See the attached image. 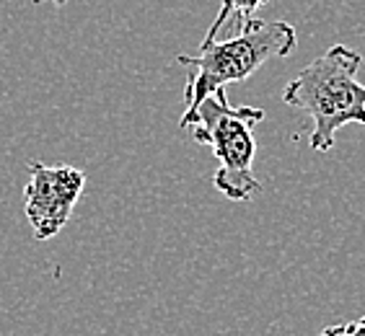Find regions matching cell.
Here are the masks:
<instances>
[{
    "instance_id": "cell-1",
    "label": "cell",
    "mask_w": 365,
    "mask_h": 336,
    "mask_svg": "<svg viewBox=\"0 0 365 336\" xmlns=\"http://www.w3.org/2000/svg\"><path fill=\"white\" fill-rule=\"evenodd\" d=\"M298 44L293 23L288 21H264V19H249L236 34L218 42V39H202L195 55H176V65L190 68V80L184 88V109L179 127H187L202 98L225 88L231 83H241L252 78L262 65L277 57H288Z\"/></svg>"
},
{
    "instance_id": "cell-2",
    "label": "cell",
    "mask_w": 365,
    "mask_h": 336,
    "mask_svg": "<svg viewBox=\"0 0 365 336\" xmlns=\"http://www.w3.org/2000/svg\"><path fill=\"white\" fill-rule=\"evenodd\" d=\"M363 57L334 44L285 85L282 101L311 120V147L324 153L344 125H365V85L358 80Z\"/></svg>"
},
{
    "instance_id": "cell-3",
    "label": "cell",
    "mask_w": 365,
    "mask_h": 336,
    "mask_svg": "<svg viewBox=\"0 0 365 336\" xmlns=\"http://www.w3.org/2000/svg\"><path fill=\"white\" fill-rule=\"evenodd\" d=\"M264 120L257 106H231L225 88H218L197 106L187 127H192V140L207 145L218 158V171L212 176L215 189L231 202H249L259 194L262 184L254 174L257 140L254 127ZM184 127V130H187Z\"/></svg>"
},
{
    "instance_id": "cell-4",
    "label": "cell",
    "mask_w": 365,
    "mask_h": 336,
    "mask_svg": "<svg viewBox=\"0 0 365 336\" xmlns=\"http://www.w3.org/2000/svg\"><path fill=\"white\" fill-rule=\"evenodd\" d=\"M29 182L24 187V210L36 241L55 238L71 223L78 196L86 187V174L76 166H47L29 161Z\"/></svg>"
},
{
    "instance_id": "cell-5",
    "label": "cell",
    "mask_w": 365,
    "mask_h": 336,
    "mask_svg": "<svg viewBox=\"0 0 365 336\" xmlns=\"http://www.w3.org/2000/svg\"><path fill=\"white\" fill-rule=\"evenodd\" d=\"M264 3H269V0H220V11L215 16V21L210 23V28H207L205 39H218L220 31L228 28L231 23H236V28H239L244 21L254 19Z\"/></svg>"
},
{
    "instance_id": "cell-6",
    "label": "cell",
    "mask_w": 365,
    "mask_h": 336,
    "mask_svg": "<svg viewBox=\"0 0 365 336\" xmlns=\"http://www.w3.org/2000/svg\"><path fill=\"white\" fill-rule=\"evenodd\" d=\"M319 336H365V315H360L358 321H344L327 326Z\"/></svg>"
},
{
    "instance_id": "cell-7",
    "label": "cell",
    "mask_w": 365,
    "mask_h": 336,
    "mask_svg": "<svg viewBox=\"0 0 365 336\" xmlns=\"http://www.w3.org/2000/svg\"><path fill=\"white\" fill-rule=\"evenodd\" d=\"M47 3H57V6H65L68 0H47Z\"/></svg>"
}]
</instances>
